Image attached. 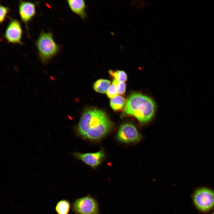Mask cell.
<instances>
[{
	"label": "cell",
	"instance_id": "18",
	"mask_svg": "<svg viewBox=\"0 0 214 214\" xmlns=\"http://www.w3.org/2000/svg\"><path fill=\"white\" fill-rule=\"evenodd\" d=\"M212 214H214V212H213Z\"/></svg>",
	"mask_w": 214,
	"mask_h": 214
},
{
	"label": "cell",
	"instance_id": "15",
	"mask_svg": "<svg viewBox=\"0 0 214 214\" xmlns=\"http://www.w3.org/2000/svg\"><path fill=\"white\" fill-rule=\"evenodd\" d=\"M112 84L116 87L118 94L122 95L125 93L126 89V85L124 82H119L114 80L112 82Z\"/></svg>",
	"mask_w": 214,
	"mask_h": 214
},
{
	"label": "cell",
	"instance_id": "12",
	"mask_svg": "<svg viewBox=\"0 0 214 214\" xmlns=\"http://www.w3.org/2000/svg\"><path fill=\"white\" fill-rule=\"evenodd\" d=\"M70 207L69 201L66 199H62L57 202L55 210L57 214H69Z\"/></svg>",
	"mask_w": 214,
	"mask_h": 214
},
{
	"label": "cell",
	"instance_id": "8",
	"mask_svg": "<svg viewBox=\"0 0 214 214\" xmlns=\"http://www.w3.org/2000/svg\"><path fill=\"white\" fill-rule=\"evenodd\" d=\"M18 11L21 21L27 27V24L35 15V4L30 1H20L19 5Z\"/></svg>",
	"mask_w": 214,
	"mask_h": 214
},
{
	"label": "cell",
	"instance_id": "9",
	"mask_svg": "<svg viewBox=\"0 0 214 214\" xmlns=\"http://www.w3.org/2000/svg\"><path fill=\"white\" fill-rule=\"evenodd\" d=\"M74 155L85 163L93 168L99 165L104 157V154L102 151L94 153L76 152Z\"/></svg>",
	"mask_w": 214,
	"mask_h": 214
},
{
	"label": "cell",
	"instance_id": "6",
	"mask_svg": "<svg viewBox=\"0 0 214 214\" xmlns=\"http://www.w3.org/2000/svg\"><path fill=\"white\" fill-rule=\"evenodd\" d=\"M117 138L125 143H134L140 140L141 136L135 126L130 123L122 124L119 128Z\"/></svg>",
	"mask_w": 214,
	"mask_h": 214
},
{
	"label": "cell",
	"instance_id": "1",
	"mask_svg": "<svg viewBox=\"0 0 214 214\" xmlns=\"http://www.w3.org/2000/svg\"><path fill=\"white\" fill-rule=\"evenodd\" d=\"M113 128V124L102 111L95 108L86 110L80 119L77 130L83 137L93 140L100 139Z\"/></svg>",
	"mask_w": 214,
	"mask_h": 214
},
{
	"label": "cell",
	"instance_id": "10",
	"mask_svg": "<svg viewBox=\"0 0 214 214\" xmlns=\"http://www.w3.org/2000/svg\"><path fill=\"white\" fill-rule=\"evenodd\" d=\"M67 2L70 9L73 13L78 16L83 20L86 18V6L84 1L68 0Z\"/></svg>",
	"mask_w": 214,
	"mask_h": 214
},
{
	"label": "cell",
	"instance_id": "14",
	"mask_svg": "<svg viewBox=\"0 0 214 214\" xmlns=\"http://www.w3.org/2000/svg\"><path fill=\"white\" fill-rule=\"evenodd\" d=\"M110 75L115 80L119 82H124L127 80V75L124 71L110 70L108 71Z\"/></svg>",
	"mask_w": 214,
	"mask_h": 214
},
{
	"label": "cell",
	"instance_id": "4",
	"mask_svg": "<svg viewBox=\"0 0 214 214\" xmlns=\"http://www.w3.org/2000/svg\"><path fill=\"white\" fill-rule=\"evenodd\" d=\"M72 207L75 214H100L98 203L90 195L76 199Z\"/></svg>",
	"mask_w": 214,
	"mask_h": 214
},
{
	"label": "cell",
	"instance_id": "11",
	"mask_svg": "<svg viewBox=\"0 0 214 214\" xmlns=\"http://www.w3.org/2000/svg\"><path fill=\"white\" fill-rule=\"evenodd\" d=\"M111 82L107 79H100L96 81L94 83L93 88L96 92L104 93L106 92L110 86Z\"/></svg>",
	"mask_w": 214,
	"mask_h": 214
},
{
	"label": "cell",
	"instance_id": "7",
	"mask_svg": "<svg viewBox=\"0 0 214 214\" xmlns=\"http://www.w3.org/2000/svg\"><path fill=\"white\" fill-rule=\"evenodd\" d=\"M23 31L20 22L15 19H11L5 30L4 38L10 43L22 44Z\"/></svg>",
	"mask_w": 214,
	"mask_h": 214
},
{
	"label": "cell",
	"instance_id": "2",
	"mask_svg": "<svg viewBox=\"0 0 214 214\" xmlns=\"http://www.w3.org/2000/svg\"><path fill=\"white\" fill-rule=\"evenodd\" d=\"M155 105L149 97L138 93L131 94L127 99L124 114L135 117L141 123L149 121L153 116Z\"/></svg>",
	"mask_w": 214,
	"mask_h": 214
},
{
	"label": "cell",
	"instance_id": "5",
	"mask_svg": "<svg viewBox=\"0 0 214 214\" xmlns=\"http://www.w3.org/2000/svg\"><path fill=\"white\" fill-rule=\"evenodd\" d=\"M193 200L198 209L208 211L214 207V191L206 188L199 189L194 193Z\"/></svg>",
	"mask_w": 214,
	"mask_h": 214
},
{
	"label": "cell",
	"instance_id": "16",
	"mask_svg": "<svg viewBox=\"0 0 214 214\" xmlns=\"http://www.w3.org/2000/svg\"><path fill=\"white\" fill-rule=\"evenodd\" d=\"M10 9L7 7L1 5L0 7V23L1 24L4 21Z\"/></svg>",
	"mask_w": 214,
	"mask_h": 214
},
{
	"label": "cell",
	"instance_id": "3",
	"mask_svg": "<svg viewBox=\"0 0 214 214\" xmlns=\"http://www.w3.org/2000/svg\"><path fill=\"white\" fill-rule=\"evenodd\" d=\"M36 45L41 61L47 63L59 52V46L54 41L50 32L42 31L36 40Z\"/></svg>",
	"mask_w": 214,
	"mask_h": 214
},
{
	"label": "cell",
	"instance_id": "13",
	"mask_svg": "<svg viewBox=\"0 0 214 214\" xmlns=\"http://www.w3.org/2000/svg\"><path fill=\"white\" fill-rule=\"evenodd\" d=\"M125 98L120 95H117L111 98L110 104L111 108L115 111H118L122 109L125 104Z\"/></svg>",
	"mask_w": 214,
	"mask_h": 214
},
{
	"label": "cell",
	"instance_id": "17",
	"mask_svg": "<svg viewBox=\"0 0 214 214\" xmlns=\"http://www.w3.org/2000/svg\"><path fill=\"white\" fill-rule=\"evenodd\" d=\"M107 97L111 98H113L118 95V93L115 86L112 84L108 88L107 92Z\"/></svg>",
	"mask_w": 214,
	"mask_h": 214
}]
</instances>
